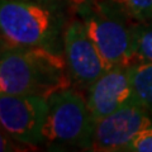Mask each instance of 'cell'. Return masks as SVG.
<instances>
[{"instance_id":"6da1fadb","label":"cell","mask_w":152,"mask_h":152,"mask_svg":"<svg viewBox=\"0 0 152 152\" xmlns=\"http://www.w3.org/2000/svg\"><path fill=\"white\" fill-rule=\"evenodd\" d=\"M71 76L65 56L46 47H1L0 93L51 95L70 88Z\"/></svg>"},{"instance_id":"277c9868","label":"cell","mask_w":152,"mask_h":152,"mask_svg":"<svg viewBox=\"0 0 152 152\" xmlns=\"http://www.w3.org/2000/svg\"><path fill=\"white\" fill-rule=\"evenodd\" d=\"M47 115L43 126V142L51 145L90 148L95 119L86 98L67 88L47 99Z\"/></svg>"},{"instance_id":"3957f363","label":"cell","mask_w":152,"mask_h":152,"mask_svg":"<svg viewBox=\"0 0 152 152\" xmlns=\"http://www.w3.org/2000/svg\"><path fill=\"white\" fill-rule=\"evenodd\" d=\"M85 28L109 67H128L134 64L132 19L114 0H99L83 15Z\"/></svg>"},{"instance_id":"7c38bea8","label":"cell","mask_w":152,"mask_h":152,"mask_svg":"<svg viewBox=\"0 0 152 152\" xmlns=\"http://www.w3.org/2000/svg\"><path fill=\"white\" fill-rule=\"evenodd\" d=\"M126 152H152V126L141 131L127 147Z\"/></svg>"},{"instance_id":"4fadbf2b","label":"cell","mask_w":152,"mask_h":152,"mask_svg":"<svg viewBox=\"0 0 152 152\" xmlns=\"http://www.w3.org/2000/svg\"><path fill=\"white\" fill-rule=\"evenodd\" d=\"M99 0H62L64 5L69 9L70 13L75 14L77 18H81L96 5Z\"/></svg>"},{"instance_id":"7a4b0ae2","label":"cell","mask_w":152,"mask_h":152,"mask_svg":"<svg viewBox=\"0 0 152 152\" xmlns=\"http://www.w3.org/2000/svg\"><path fill=\"white\" fill-rule=\"evenodd\" d=\"M0 31L3 47H46L60 52L62 20L46 3L1 0Z\"/></svg>"},{"instance_id":"ba28073f","label":"cell","mask_w":152,"mask_h":152,"mask_svg":"<svg viewBox=\"0 0 152 152\" xmlns=\"http://www.w3.org/2000/svg\"><path fill=\"white\" fill-rule=\"evenodd\" d=\"M86 100L95 122L123 107L140 104L128 67H110L88 89Z\"/></svg>"},{"instance_id":"5b68a950","label":"cell","mask_w":152,"mask_h":152,"mask_svg":"<svg viewBox=\"0 0 152 152\" xmlns=\"http://www.w3.org/2000/svg\"><path fill=\"white\" fill-rule=\"evenodd\" d=\"M47 99L38 95H0V124L3 131L23 145L37 146L43 142Z\"/></svg>"},{"instance_id":"8992f818","label":"cell","mask_w":152,"mask_h":152,"mask_svg":"<svg viewBox=\"0 0 152 152\" xmlns=\"http://www.w3.org/2000/svg\"><path fill=\"white\" fill-rule=\"evenodd\" d=\"M62 48L71 80L79 85V88L88 90L95 80L110 69L91 41L80 18L70 20L64 29Z\"/></svg>"},{"instance_id":"52a82bcc","label":"cell","mask_w":152,"mask_h":152,"mask_svg":"<svg viewBox=\"0 0 152 152\" xmlns=\"http://www.w3.org/2000/svg\"><path fill=\"white\" fill-rule=\"evenodd\" d=\"M151 114L141 104H131L95 122L90 148L99 152H126L133 138L152 126Z\"/></svg>"},{"instance_id":"30bf717a","label":"cell","mask_w":152,"mask_h":152,"mask_svg":"<svg viewBox=\"0 0 152 152\" xmlns=\"http://www.w3.org/2000/svg\"><path fill=\"white\" fill-rule=\"evenodd\" d=\"M132 39L134 64H152V22L136 23L132 29Z\"/></svg>"},{"instance_id":"8fae6325","label":"cell","mask_w":152,"mask_h":152,"mask_svg":"<svg viewBox=\"0 0 152 152\" xmlns=\"http://www.w3.org/2000/svg\"><path fill=\"white\" fill-rule=\"evenodd\" d=\"M136 23L152 22V0H114Z\"/></svg>"},{"instance_id":"9c48e42d","label":"cell","mask_w":152,"mask_h":152,"mask_svg":"<svg viewBox=\"0 0 152 152\" xmlns=\"http://www.w3.org/2000/svg\"><path fill=\"white\" fill-rule=\"evenodd\" d=\"M128 70L140 104L152 115V64L136 62L128 66Z\"/></svg>"}]
</instances>
